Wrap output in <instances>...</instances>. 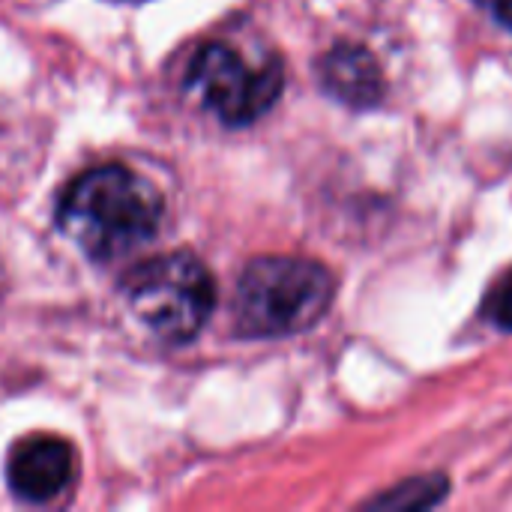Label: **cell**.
Instances as JSON below:
<instances>
[{
  "instance_id": "cell-1",
  "label": "cell",
  "mask_w": 512,
  "mask_h": 512,
  "mask_svg": "<svg viewBox=\"0 0 512 512\" xmlns=\"http://www.w3.org/2000/svg\"><path fill=\"white\" fill-rule=\"evenodd\" d=\"M162 216L159 189L117 162L75 177L57 207L60 231L93 261H114L141 249L156 237Z\"/></svg>"
},
{
  "instance_id": "cell-2",
  "label": "cell",
  "mask_w": 512,
  "mask_h": 512,
  "mask_svg": "<svg viewBox=\"0 0 512 512\" xmlns=\"http://www.w3.org/2000/svg\"><path fill=\"white\" fill-rule=\"evenodd\" d=\"M336 279L294 255H264L246 264L234 294V321L246 339H282L312 330L333 306Z\"/></svg>"
},
{
  "instance_id": "cell-3",
  "label": "cell",
  "mask_w": 512,
  "mask_h": 512,
  "mask_svg": "<svg viewBox=\"0 0 512 512\" xmlns=\"http://www.w3.org/2000/svg\"><path fill=\"white\" fill-rule=\"evenodd\" d=\"M120 291L135 321L168 345L192 342L216 306L213 276L192 252H168L135 264Z\"/></svg>"
},
{
  "instance_id": "cell-4",
  "label": "cell",
  "mask_w": 512,
  "mask_h": 512,
  "mask_svg": "<svg viewBox=\"0 0 512 512\" xmlns=\"http://www.w3.org/2000/svg\"><path fill=\"white\" fill-rule=\"evenodd\" d=\"M285 72L276 57L249 60L231 42H204L186 69L189 96L225 126H249L282 96Z\"/></svg>"
},
{
  "instance_id": "cell-5",
  "label": "cell",
  "mask_w": 512,
  "mask_h": 512,
  "mask_svg": "<svg viewBox=\"0 0 512 512\" xmlns=\"http://www.w3.org/2000/svg\"><path fill=\"white\" fill-rule=\"evenodd\" d=\"M75 471V450L57 435H30L18 441L6 462L9 489L27 504H48L60 498L72 486Z\"/></svg>"
},
{
  "instance_id": "cell-6",
  "label": "cell",
  "mask_w": 512,
  "mask_h": 512,
  "mask_svg": "<svg viewBox=\"0 0 512 512\" xmlns=\"http://www.w3.org/2000/svg\"><path fill=\"white\" fill-rule=\"evenodd\" d=\"M321 87L348 108H375L384 99V72L375 54L357 42L333 45L318 63Z\"/></svg>"
},
{
  "instance_id": "cell-7",
  "label": "cell",
  "mask_w": 512,
  "mask_h": 512,
  "mask_svg": "<svg viewBox=\"0 0 512 512\" xmlns=\"http://www.w3.org/2000/svg\"><path fill=\"white\" fill-rule=\"evenodd\" d=\"M444 495H447V477L432 474V477H417L384 492L381 498L369 501V507L372 510H429V507H438Z\"/></svg>"
},
{
  "instance_id": "cell-8",
  "label": "cell",
  "mask_w": 512,
  "mask_h": 512,
  "mask_svg": "<svg viewBox=\"0 0 512 512\" xmlns=\"http://www.w3.org/2000/svg\"><path fill=\"white\" fill-rule=\"evenodd\" d=\"M486 315L492 318L495 327L512 330V273L492 288V294L486 300Z\"/></svg>"
},
{
  "instance_id": "cell-9",
  "label": "cell",
  "mask_w": 512,
  "mask_h": 512,
  "mask_svg": "<svg viewBox=\"0 0 512 512\" xmlns=\"http://www.w3.org/2000/svg\"><path fill=\"white\" fill-rule=\"evenodd\" d=\"M504 27H510L512 30V0H480Z\"/></svg>"
}]
</instances>
